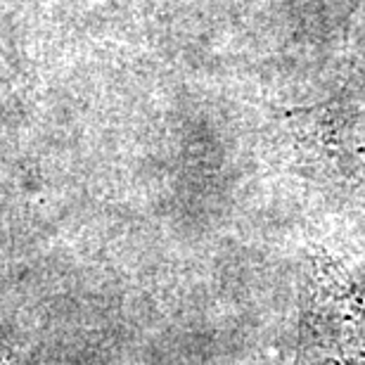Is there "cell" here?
Segmentation results:
<instances>
[{"mask_svg":"<svg viewBox=\"0 0 365 365\" xmlns=\"http://www.w3.org/2000/svg\"><path fill=\"white\" fill-rule=\"evenodd\" d=\"M0 365H26V363L21 361L19 356L12 351V349L0 344Z\"/></svg>","mask_w":365,"mask_h":365,"instance_id":"cell-1","label":"cell"}]
</instances>
